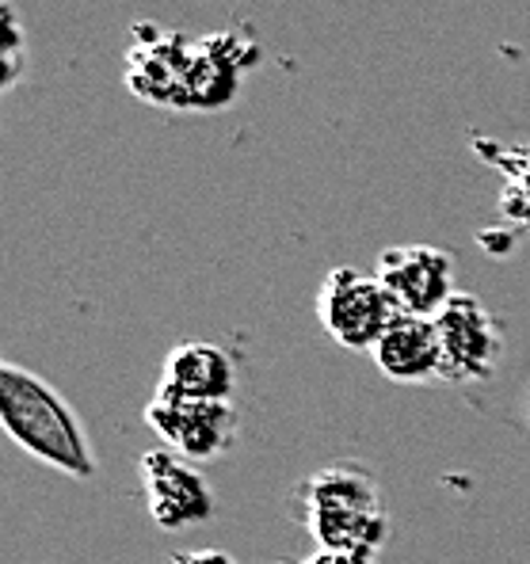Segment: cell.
I'll return each mask as SVG.
<instances>
[{
	"mask_svg": "<svg viewBox=\"0 0 530 564\" xmlns=\"http://www.w3.org/2000/svg\"><path fill=\"white\" fill-rule=\"evenodd\" d=\"M0 427L15 446L69 477H93L96 462L80 420L57 389L23 367L0 359Z\"/></svg>",
	"mask_w": 530,
	"mask_h": 564,
	"instance_id": "obj_1",
	"label": "cell"
},
{
	"mask_svg": "<svg viewBox=\"0 0 530 564\" xmlns=\"http://www.w3.org/2000/svg\"><path fill=\"white\" fill-rule=\"evenodd\" d=\"M310 530L321 550L370 553L386 534L375 485L359 469H328L310 480Z\"/></svg>",
	"mask_w": 530,
	"mask_h": 564,
	"instance_id": "obj_2",
	"label": "cell"
},
{
	"mask_svg": "<svg viewBox=\"0 0 530 564\" xmlns=\"http://www.w3.org/2000/svg\"><path fill=\"white\" fill-rule=\"evenodd\" d=\"M321 325L328 336L344 347H375L389 328V321L397 317L393 297L386 294V286L378 275H363L355 268H336L333 275L321 282Z\"/></svg>",
	"mask_w": 530,
	"mask_h": 564,
	"instance_id": "obj_3",
	"label": "cell"
},
{
	"mask_svg": "<svg viewBox=\"0 0 530 564\" xmlns=\"http://www.w3.org/2000/svg\"><path fill=\"white\" fill-rule=\"evenodd\" d=\"M145 423L180 458L206 462L234 443L237 409L229 401H187V397L156 393L145 409Z\"/></svg>",
	"mask_w": 530,
	"mask_h": 564,
	"instance_id": "obj_4",
	"label": "cell"
},
{
	"mask_svg": "<svg viewBox=\"0 0 530 564\" xmlns=\"http://www.w3.org/2000/svg\"><path fill=\"white\" fill-rule=\"evenodd\" d=\"M149 519L161 530H192L214 516V492L176 451H145L138 458Z\"/></svg>",
	"mask_w": 530,
	"mask_h": 564,
	"instance_id": "obj_5",
	"label": "cell"
},
{
	"mask_svg": "<svg viewBox=\"0 0 530 564\" xmlns=\"http://www.w3.org/2000/svg\"><path fill=\"white\" fill-rule=\"evenodd\" d=\"M378 282L393 297L397 313L435 317L451 297V256L432 245H401L378 256Z\"/></svg>",
	"mask_w": 530,
	"mask_h": 564,
	"instance_id": "obj_6",
	"label": "cell"
},
{
	"mask_svg": "<svg viewBox=\"0 0 530 564\" xmlns=\"http://www.w3.org/2000/svg\"><path fill=\"white\" fill-rule=\"evenodd\" d=\"M435 328L443 339V370L439 378H477L488 375L496 351H500V336H496L493 321H488L485 305L469 294H451L446 305L435 313Z\"/></svg>",
	"mask_w": 530,
	"mask_h": 564,
	"instance_id": "obj_7",
	"label": "cell"
},
{
	"mask_svg": "<svg viewBox=\"0 0 530 564\" xmlns=\"http://www.w3.org/2000/svg\"><path fill=\"white\" fill-rule=\"evenodd\" d=\"M156 393L187 397V401H234L237 375L234 362L214 344H180L169 351L161 370V389Z\"/></svg>",
	"mask_w": 530,
	"mask_h": 564,
	"instance_id": "obj_8",
	"label": "cell"
},
{
	"mask_svg": "<svg viewBox=\"0 0 530 564\" xmlns=\"http://www.w3.org/2000/svg\"><path fill=\"white\" fill-rule=\"evenodd\" d=\"M375 359L386 378L393 381H424L443 370V339H439L435 317H412L397 313L375 344Z\"/></svg>",
	"mask_w": 530,
	"mask_h": 564,
	"instance_id": "obj_9",
	"label": "cell"
},
{
	"mask_svg": "<svg viewBox=\"0 0 530 564\" xmlns=\"http://www.w3.org/2000/svg\"><path fill=\"white\" fill-rule=\"evenodd\" d=\"M0 54H23V23L8 0H0Z\"/></svg>",
	"mask_w": 530,
	"mask_h": 564,
	"instance_id": "obj_10",
	"label": "cell"
},
{
	"mask_svg": "<svg viewBox=\"0 0 530 564\" xmlns=\"http://www.w3.org/2000/svg\"><path fill=\"white\" fill-rule=\"evenodd\" d=\"M20 73H23V54H0V93H8L20 80Z\"/></svg>",
	"mask_w": 530,
	"mask_h": 564,
	"instance_id": "obj_11",
	"label": "cell"
},
{
	"mask_svg": "<svg viewBox=\"0 0 530 564\" xmlns=\"http://www.w3.org/2000/svg\"><path fill=\"white\" fill-rule=\"evenodd\" d=\"M310 564H370V553H347V550H321Z\"/></svg>",
	"mask_w": 530,
	"mask_h": 564,
	"instance_id": "obj_12",
	"label": "cell"
},
{
	"mask_svg": "<svg viewBox=\"0 0 530 564\" xmlns=\"http://www.w3.org/2000/svg\"><path fill=\"white\" fill-rule=\"evenodd\" d=\"M180 564H237L229 553H221V550H198V553H187Z\"/></svg>",
	"mask_w": 530,
	"mask_h": 564,
	"instance_id": "obj_13",
	"label": "cell"
}]
</instances>
